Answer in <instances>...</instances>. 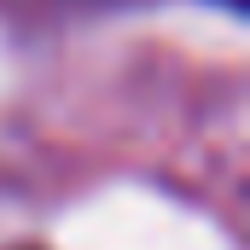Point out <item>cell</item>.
<instances>
[{
    "mask_svg": "<svg viewBox=\"0 0 250 250\" xmlns=\"http://www.w3.org/2000/svg\"><path fill=\"white\" fill-rule=\"evenodd\" d=\"M221 6H233V12H245V0H221Z\"/></svg>",
    "mask_w": 250,
    "mask_h": 250,
    "instance_id": "6da1fadb",
    "label": "cell"
}]
</instances>
